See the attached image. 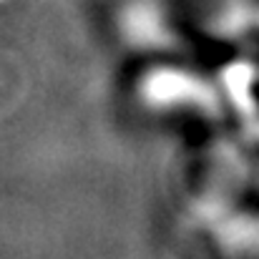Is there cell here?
Wrapping results in <instances>:
<instances>
[{
    "mask_svg": "<svg viewBox=\"0 0 259 259\" xmlns=\"http://www.w3.org/2000/svg\"><path fill=\"white\" fill-rule=\"evenodd\" d=\"M227 86L237 101H242L247 108L252 106V68L234 66L227 71Z\"/></svg>",
    "mask_w": 259,
    "mask_h": 259,
    "instance_id": "2",
    "label": "cell"
},
{
    "mask_svg": "<svg viewBox=\"0 0 259 259\" xmlns=\"http://www.w3.org/2000/svg\"><path fill=\"white\" fill-rule=\"evenodd\" d=\"M128 25H131V33H134L136 38H141V40H156V35H159V23H156V18H154L151 13H146V10H136V13L131 15Z\"/></svg>",
    "mask_w": 259,
    "mask_h": 259,
    "instance_id": "3",
    "label": "cell"
},
{
    "mask_svg": "<svg viewBox=\"0 0 259 259\" xmlns=\"http://www.w3.org/2000/svg\"><path fill=\"white\" fill-rule=\"evenodd\" d=\"M144 93L151 103H176V101H206L209 93L199 86L196 81H191L189 76L174 73V71H161L154 73L146 86Z\"/></svg>",
    "mask_w": 259,
    "mask_h": 259,
    "instance_id": "1",
    "label": "cell"
}]
</instances>
